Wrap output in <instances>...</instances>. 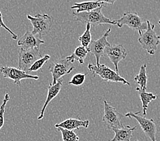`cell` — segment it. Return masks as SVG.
Segmentation results:
<instances>
[{"label": "cell", "instance_id": "14", "mask_svg": "<svg viewBox=\"0 0 160 141\" xmlns=\"http://www.w3.org/2000/svg\"><path fill=\"white\" fill-rule=\"evenodd\" d=\"M63 79H59V81L57 82L55 84H51L49 85L48 87V94H47V99H46V101L44 104V106L42 109L41 110V112L40 115L38 117V120H41L42 119H43L44 116V113L46 109H47V106L48 104L53 100L60 92V90L62 89V87L63 85Z\"/></svg>", "mask_w": 160, "mask_h": 141}, {"label": "cell", "instance_id": "13", "mask_svg": "<svg viewBox=\"0 0 160 141\" xmlns=\"http://www.w3.org/2000/svg\"><path fill=\"white\" fill-rule=\"evenodd\" d=\"M42 44H44V41L38 36L34 35L32 32L27 31L18 41L17 45L24 49H33L40 48V45Z\"/></svg>", "mask_w": 160, "mask_h": 141}, {"label": "cell", "instance_id": "11", "mask_svg": "<svg viewBox=\"0 0 160 141\" xmlns=\"http://www.w3.org/2000/svg\"><path fill=\"white\" fill-rule=\"evenodd\" d=\"M0 73L5 78H8L14 81V83L18 86H21V82L22 79H32L37 80L39 79L38 75H29L26 72L22 71L19 68L11 67L8 66H3L0 67Z\"/></svg>", "mask_w": 160, "mask_h": 141}, {"label": "cell", "instance_id": "5", "mask_svg": "<svg viewBox=\"0 0 160 141\" xmlns=\"http://www.w3.org/2000/svg\"><path fill=\"white\" fill-rule=\"evenodd\" d=\"M115 22L119 28L127 25L128 27L138 31L140 35L147 29V22H144L143 19L136 12H124L119 19L115 20Z\"/></svg>", "mask_w": 160, "mask_h": 141}, {"label": "cell", "instance_id": "18", "mask_svg": "<svg viewBox=\"0 0 160 141\" xmlns=\"http://www.w3.org/2000/svg\"><path fill=\"white\" fill-rule=\"evenodd\" d=\"M89 52L88 48L84 47L82 45H80L75 49L74 52L70 56L66 57V59L72 63H74L75 60H77L81 64H83L84 60L85 59Z\"/></svg>", "mask_w": 160, "mask_h": 141}, {"label": "cell", "instance_id": "10", "mask_svg": "<svg viewBox=\"0 0 160 141\" xmlns=\"http://www.w3.org/2000/svg\"><path fill=\"white\" fill-rule=\"evenodd\" d=\"M111 32V28H109L104 35L97 40H92L88 47L89 52L93 54L96 59V64H100V60L102 57L104 55V51L106 48L110 45L107 41V37Z\"/></svg>", "mask_w": 160, "mask_h": 141}, {"label": "cell", "instance_id": "19", "mask_svg": "<svg viewBox=\"0 0 160 141\" xmlns=\"http://www.w3.org/2000/svg\"><path fill=\"white\" fill-rule=\"evenodd\" d=\"M136 90L138 92L141 102H142L143 115L144 116H146L148 105L151 103V102L157 98V96L151 92H147V90H141L138 87H136Z\"/></svg>", "mask_w": 160, "mask_h": 141}, {"label": "cell", "instance_id": "22", "mask_svg": "<svg viewBox=\"0 0 160 141\" xmlns=\"http://www.w3.org/2000/svg\"><path fill=\"white\" fill-rule=\"evenodd\" d=\"M58 131L62 133L63 141H79V137L74 130H69L63 128H58Z\"/></svg>", "mask_w": 160, "mask_h": 141}, {"label": "cell", "instance_id": "20", "mask_svg": "<svg viewBox=\"0 0 160 141\" xmlns=\"http://www.w3.org/2000/svg\"><path fill=\"white\" fill-rule=\"evenodd\" d=\"M146 68L147 64H142L140 67L138 74H137L134 79L136 83L139 86V88L142 90H147V82L148 78L147 74Z\"/></svg>", "mask_w": 160, "mask_h": 141}, {"label": "cell", "instance_id": "17", "mask_svg": "<svg viewBox=\"0 0 160 141\" xmlns=\"http://www.w3.org/2000/svg\"><path fill=\"white\" fill-rule=\"evenodd\" d=\"M136 129V126L132 128L129 125L120 129H113L112 131L115 132V136L110 141H130L133 132Z\"/></svg>", "mask_w": 160, "mask_h": 141}, {"label": "cell", "instance_id": "23", "mask_svg": "<svg viewBox=\"0 0 160 141\" xmlns=\"http://www.w3.org/2000/svg\"><path fill=\"white\" fill-rule=\"evenodd\" d=\"M50 59H51L50 56L44 55V56L42 57V58L37 60L36 61L32 64V67L29 68L28 73H31V72H33V71H38V70L41 69L42 67L44 65V64L47 63Z\"/></svg>", "mask_w": 160, "mask_h": 141}, {"label": "cell", "instance_id": "27", "mask_svg": "<svg viewBox=\"0 0 160 141\" xmlns=\"http://www.w3.org/2000/svg\"><path fill=\"white\" fill-rule=\"evenodd\" d=\"M98 2H102V3H108V4H111L113 5L114 3L117 0H97Z\"/></svg>", "mask_w": 160, "mask_h": 141}, {"label": "cell", "instance_id": "28", "mask_svg": "<svg viewBox=\"0 0 160 141\" xmlns=\"http://www.w3.org/2000/svg\"><path fill=\"white\" fill-rule=\"evenodd\" d=\"M158 23H159V25H160V19L159 20V22H158Z\"/></svg>", "mask_w": 160, "mask_h": 141}, {"label": "cell", "instance_id": "15", "mask_svg": "<svg viewBox=\"0 0 160 141\" xmlns=\"http://www.w3.org/2000/svg\"><path fill=\"white\" fill-rule=\"evenodd\" d=\"M89 120H81L78 119H73V118H69L62 121V123L56 124L55 127L63 128L65 129H69V130H74V129H78L80 128H87L89 127Z\"/></svg>", "mask_w": 160, "mask_h": 141}, {"label": "cell", "instance_id": "2", "mask_svg": "<svg viewBox=\"0 0 160 141\" xmlns=\"http://www.w3.org/2000/svg\"><path fill=\"white\" fill-rule=\"evenodd\" d=\"M27 17L33 27L32 33L38 36L40 39L51 32L54 19L50 15L38 14L33 16L28 14Z\"/></svg>", "mask_w": 160, "mask_h": 141}, {"label": "cell", "instance_id": "25", "mask_svg": "<svg viewBox=\"0 0 160 141\" xmlns=\"http://www.w3.org/2000/svg\"><path fill=\"white\" fill-rule=\"evenodd\" d=\"M87 74H82V73H77L75 74L72 78L71 79L70 81L68 82V84L74 85L76 86H79L83 84L84 82L85 81Z\"/></svg>", "mask_w": 160, "mask_h": 141}, {"label": "cell", "instance_id": "16", "mask_svg": "<svg viewBox=\"0 0 160 141\" xmlns=\"http://www.w3.org/2000/svg\"><path fill=\"white\" fill-rule=\"evenodd\" d=\"M104 3L98 2V1H89L84 2L81 3H75L71 7V9L76 10L77 13L85 12H90L93 10H96L98 7L104 6Z\"/></svg>", "mask_w": 160, "mask_h": 141}, {"label": "cell", "instance_id": "4", "mask_svg": "<svg viewBox=\"0 0 160 141\" xmlns=\"http://www.w3.org/2000/svg\"><path fill=\"white\" fill-rule=\"evenodd\" d=\"M88 68L94 76L98 75L105 82H120L124 85L130 86V83L123 77H121L118 72L111 69L104 64H100L99 65H97V64L89 63L88 64Z\"/></svg>", "mask_w": 160, "mask_h": 141}, {"label": "cell", "instance_id": "8", "mask_svg": "<svg viewBox=\"0 0 160 141\" xmlns=\"http://www.w3.org/2000/svg\"><path fill=\"white\" fill-rule=\"evenodd\" d=\"M39 48H21L18 53V68L28 73L29 68L37 60L42 58Z\"/></svg>", "mask_w": 160, "mask_h": 141}, {"label": "cell", "instance_id": "9", "mask_svg": "<svg viewBox=\"0 0 160 141\" xmlns=\"http://www.w3.org/2000/svg\"><path fill=\"white\" fill-rule=\"evenodd\" d=\"M104 116L103 121L107 128L112 130L113 129H120L124 127L121 121V114L117 111L115 108L110 106L106 101H104Z\"/></svg>", "mask_w": 160, "mask_h": 141}, {"label": "cell", "instance_id": "12", "mask_svg": "<svg viewBox=\"0 0 160 141\" xmlns=\"http://www.w3.org/2000/svg\"><path fill=\"white\" fill-rule=\"evenodd\" d=\"M104 55L107 56L115 67V71L119 73L118 64L124 60L128 55L126 49L121 44H110L105 49Z\"/></svg>", "mask_w": 160, "mask_h": 141}, {"label": "cell", "instance_id": "6", "mask_svg": "<svg viewBox=\"0 0 160 141\" xmlns=\"http://www.w3.org/2000/svg\"><path fill=\"white\" fill-rule=\"evenodd\" d=\"M75 67L73 63L68 60L66 58L63 59H58L52 62L48 67L52 77V83L51 84H55L63 76L72 73Z\"/></svg>", "mask_w": 160, "mask_h": 141}, {"label": "cell", "instance_id": "1", "mask_svg": "<svg viewBox=\"0 0 160 141\" xmlns=\"http://www.w3.org/2000/svg\"><path fill=\"white\" fill-rule=\"evenodd\" d=\"M102 7L103 6L98 7V8L96 10L90 11V12L81 13H77L74 12L72 14H73L75 21L77 22H81L84 24L89 23L93 26H97L103 24L116 25L115 21H111L103 14L102 12Z\"/></svg>", "mask_w": 160, "mask_h": 141}, {"label": "cell", "instance_id": "24", "mask_svg": "<svg viewBox=\"0 0 160 141\" xmlns=\"http://www.w3.org/2000/svg\"><path fill=\"white\" fill-rule=\"evenodd\" d=\"M10 100V97L9 94L6 93L4 98L2 102V104L0 106V129L4 125V113L6 110V106L7 105V102Z\"/></svg>", "mask_w": 160, "mask_h": 141}, {"label": "cell", "instance_id": "29", "mask_svg": "<svg viewBox=\"0 0 160 141\" xmlns=\"http://www.w3.org/2000/svg\"><path fill=\"white\" fill-rule=\"evenodd\" d=\"M136 141H139V140H136Z\"/></svg>", "mask_w": 160, "mask_h": 141}, {"label": "cell", "instance_id": "26", "mask_svg": "<svg viewBox=\"0 0 160 141\" xmlns=\"http://www.w3.org/2000/svg\"><path fill=\"white\" fill-rule=\"evenodd\" d=\"M0 27H2L4 29H6L7 31H8V33L10 34L11 36H12V38L13 40H17V34H15L12 30H10L8 26L5 25L4 22H3V16H2V12H0Z\"/></svg>", "mask_w": 160, "mask_h": 141}, {"label": "cell", "instance_id": "7", "mask_svg": "<svg viewBox=\"0 0 160 141\" xmlns=\"http://www.w3.org/2000/svg\"><path fill=\"white\" fill-rule=\"evenodd\" d=\"M140 111L136 113H128L125 114V117L134 118L138 121L142 128L144 134L151 141H157L156 134H157V128L155 121L153 119H147L145 116L140 115Z\"/></svg>", "mask_w": 160, "mask_h": 141}, {"label": "cell", "instance_id": "3", "mask_svg": "<svg viewBox=\"0 0 160 141\" xmlns=\"http://www.w3.org/2000/svg\"><path fill=\"white\" fill-rule=\"evenodd\" d=\"M147 22V29L145 32L141 34L138 40L142 49L149 54L154 55L160 44V35H158L154 31L155 25H151L148 20Z\"/></svg>", "mask_w": 160, "mask_h": 141}, {"label": "cell", "instance_id": "21", "mask_svg": "<svg viewBox=\"0 0 160 141\" xmlns=\"http://www.w3.org/2000/svg\"><path fill=\"white\" fill-rule=\"evenodd\" d=\"M91 25L90 24H86L85 31L84 32V33L81 36H80L78 37V41L81 42V45L87 48H88L91 41H92V37H91Z\"/></svg>", "mask_w": 160, "mask_h": 141}]
</instances>
